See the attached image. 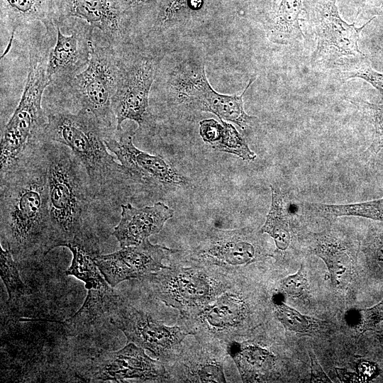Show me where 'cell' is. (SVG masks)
I'll use <instances>...</instances> for the list:
<instances>
[{
    "label": "cell",
    "instance_id": "cell-2",
    "mask_svg": "<svg viewBox=\"0 0 383 383\" xmlns=\"http://www.w3.org/2000/svg\"><path fill=\"white\" fill-rule=\"evenodd\" d=\"M51 248L79 245L99 252L94 233V203L85 170L65 145L45 142Z\"/></svg>",
    "mask_w": 383,
    "mask_h": 383
},
{
    "label": "cell",
    "instance_id": "cell-36",
    "mask_svg": "<svg viewBox=\"0 0 383 383\" xmlns=\"http://www.w3.org/2000/svg\"><path fill=\"white\" fill-rule=\"evenodd\" d=\"M187 1L188 0H167L158 13L155 26L161 27L170 21L181 9L187 5Z\"/></svg>",
    "mask_w": 383,
    "mask_h": 383
},
{
    "label": "cell",
    "instance_id": "cell-9",
    "mask_svg": "<svg viewBox=\"0 0 383 383\" xmlns=\"http://www.w3.org/2000/svg\"><path fill=\"white\" fill-rule=\"evenodd\" d=\"M119 53V68L116 90L111 106L116 119V130L122 129L126 120L136 122L138 129L145 121L149 95L157 73L155 57L133 52Z\"/></svg>",
    "mask_w": 383,
    "mask_h": 383
},
{
    "label": "cell",
    "instance_id": "cell-16",
    "mask_svg": "<svg viewBox=\"0 0 383 383\" xmlns=\"http://www.w3.org/2000/svg\"><path fill=\"white\" fill-rule=\"evenodd\" d=\"M86 374L92 381L123 382L128 379L141 381L167 382L165 365L148 356L144 349L133 343L123 348L99 355Z\"/></svg>",
    "mask_w": 383,
    "mask_h": 383
},
{
    "label": "cell",
    "instance_id": "cell-37",
    "mask_svg": "<svg viewBox=\"0 0 383 383\" xmlns=\"http://www.w3.org/2000/svg\"><path fill=\"white\" fill-rule=\"evenodd\" d=\"M378 370L375 363L364 360H360L357 365V379L360 382L371 380L377 375Z\"/></svg>",
    "mask_w": 383,
    "mask_h": 383
},
{
    "label": "cell",
    "instance_id": "cell-21",
    "mask_svg": "<svg viewBox=\"0 0 383 383\" xmlns=\"http://www.w3.org/2000/svg\"><path fill=\"white\" fill-rule=\"evenodd\" d=\"M121 218L112 235L121 248L138 245L149 236L158 233L174 215V211L160 201L141 209L131 204H121Z\"/></svg>",
    "mask_w": 383,
    "mask_h": 383
},
{
    "label": "cell",
    "instance_id": "cell-3",
    "mask_svg": "<svg viewBox=\"0 0 383 383\" xmlns=\"http://www.w3.org/2000/svg\"><path fill=\"white\" fill-rule=\"evenodd\" d=\"M46 113L45 141L67 146L85 170L96 201H111L118 186L129 177L108 152L106 133L96 118L82 109L72 113L56 108Z\"/></svg>",
    "mask_w": 383,
    "mask_h": 383
},
{
    "label": "cell",
    "instance_id": "cell-15",
    "mask_svg": "<svg viewBox=\"0 0 383 383\" xmlns=\"http://www.w3.org/2000/svg\"><path fill=\"white\" fill-rule=\"evenodd\" d=\"M136 132L116 130L105 135V144L122 165L128 177L149 186L184 184L186 179L159 155L138 149L133 143Z\"/></svg>",
    "mask_w": 383,
    "mask_h": 383
},
{
    "label": "cell",
    "instance_id": "cell-35",
    "mask_svg": "<svg viewBox=\"0 0 383 383\" xmlns=\"http://www.w3.org/2000/svg\"><path fill=\"white\" fill-rule=\"evenodd\" d=\"M373 112L374 133L369 148L370 152L375 155L383 148V104L372 105Z\"/></svg>",
    "mask_w": 383,
    "mask_h": 383
},
{
    "label": "cell",
    "instance_id": "cell-20",
    "mask_svg": "<svg viewBox=\"0 0 383 383\" xmlns=\"http://www.w3.org/2000/svg\"><path fill=\"white\" fill-rule=\"evenodd\" d=\"M112 288L87 290L84 302L78 311L60 322L69 335L92 336L113 325L112 319L121 296Z\"/></svg>",
    "mask_w": 383,
    "mask_h": 383
},
{
    "label": "cell",
    "instance_id": "cell-12",
    "mask_svg": "<svg viewBox=\"0 0 383 383\" xmlns=\"http://www.w3.org/2000/svg\"><path fill=\"white\" fill-rule=\"evenodd\" d=\"M70 29L69 35L61 31V24L55 22V39L50 49L46 75L50 85L66 88L72 79L87 66L94 30L86 21L65 19Z\"/></svg>",
    "mask_w": 383,
    "mask_h": 383
},
{
    "label": "cell",
    "instance_id": "cell-19",
    "mask_svg": "<svg viewBox=\"0 0 383 383\" xmlns=\"http://www.w3.org/2000/svg\"><path fill=\"white\" fill-rule=\"evenodd\" d=\"M55 22L70 18L83 20L100 30L109 45L118 49L128 33V19L114 0H54Z\"/></svg>",
    "mask_w": 383,
    "mask_h": 383
},
{
    "label": "cell",
    "instance_id": "cell-6",
    "mask_svg": "<svg viewBox=\"0 0 383 383\" xmlns=\"http://www.w3.org/2000/svg\"><path fill=\"white\" fill-rule=\"evenodd\" d=\"M118 68V50L110 45L100 46L93 42L87 66L66 87L77 110L93 114L106 135L116 130L111 101L116 90Z\"/></svg>",
    "mask_w": 383,
    "mask_h": 383
},
{
    "label": "cell",
    "instance_id": "cell-22",
    "mask_svg": "<svg viewBox=\"0 0 383 383\" xmlns=\"http://www.w3.org/2000/svg\"><path fill=\"white\" fill-rule=\"evenodd\" d=\"M243 382H260L277 378V358L273 352L257 343L235 340L227 345Z\"/></svg>",
    "mask_w": 383,
    "mask_h": 383
},
{
    "label": "cell",
    "instance_id": "cell-24",
    "mask_svg": "<svg viewBox=\"0 0 383 383\" xmlns=\"http://www.w3.org/2000/svg\"><path fill=\"white\" fill-rule=\"evenodd\" d=\"M202 140L215 150L235 155L245 161H254L256 154L252 151L235 127L221 120L206 119L199 123Z\"/></svg>",
    "mask_w": 383,
    "mask_h": 383
},
{
    "label": "cell",
    "instance_id": "cell-38",
    "mask_svg": "<svg viewBox=\"0 0 383 383\" xmlns=\"http://www.w3.org/2000/svg\"><path fill=\"white\" fill-rule=\"evenodd\" d=\"M309 357L311 360V382H333L321 367L313 352H309Z\"/></svg>",
    "mask_w": 383,
    "mask_h": 383
},
{
    "label": "cell",
    "instance_id": "cell-30",
    "mask_svg": "<svg viewBox=\"0 0 383 383\" xmlns=\"http://www.w3.org/2000/svg\"><path fill=\"white\" fill-rule=\"evenodd\" d=\"M0 270L1 278L10 301H16L26 294L27 287L20 277L18 265L9 248L3 249L1 247Z\"/></svg>",
    "mask_w": 383,
    "mask_h": 383
},
{
    "label": "cell",
    "instance_id": "cell-26",
    "mask_svg": "<svg viewBox=\"0 0 383 383\" xmlns=\"http://www.w3.org/2000/svg\"><path fill=\"white\" fill-rule=\"evenodd\" d=\"M303 9V0H282L268 26V39L282 45L301 40L304 35L300 28L299 16Z\"/></svg>",
    "mask_w": 383,
    "mask_h": 383
},
{
    "label": "cell",
    "instance_id": "cell-14",
    "mask_svg": "<svg viewBox=\"0 0 383 383\" xmlns=\"http://www.w3.org/2000/svg\"><path fill=\"white\" fill-rule=\"evenodd\" d=\"M226 354V347L194 337L191 344L183 340L161 362L167 382H226L223 361Z\"/></svg>",
    "mask_w": 383,
    "mask_h": 383
},
{
    "label": "cell",
    "instance_id": "cell-8",
    "mask_svg": "<svg viewBox=\"0 0 383 383\" xmlns=\"http://www.w3.org/2000/svg\"><path fill=\"white\" fill-rule=\"evenodd\" d=\"M255 78H252L240 96L224 95L214 91L209 84L204 64L189 62L172 76L170 89L178 101L194 110L211 112L220 120L233 122L241 128L248 127L255 116L248 115L243 108V96Z\"/></svg>",
    "mask_w": 383,
    "mask_h": 383
},
{
    "label": "cell",
    "instance_id": "cell-4",
    "mask_svg": "<svg viewBox=\"0 0 383 383\" xmlns=\"http://www.w3.org/2000/svg\"><path fill=\"white\" fill-rule=\"evenodd\" d=\"M55 34L45 31L30 48L27 79L19 104L1 135L0 173L9 171L38 153L45 143L47 113L43 94L50 82L46 75L48 56Z\"/></svg>",
    "mask_w": 383,
    "mask_h": 383
},
{
    "label": "cell",
    "instance_id": "cell-40",
    "mask_svg": "<svg viewBox=\"0 0 383 383\" xmlns=\"http://www.w3.org/2000/svg\"><path fill=\"white\" fill-rule=\"evenodd\" d=\"M203 4V0H188L187 6L192 9H199Z\"/></svg>",
    "mask_w": 383,
    "mask_h": 383
},
{
    "label": "cell",
    "instance_id": "cell-29",
    "mask_svg": "<svg viewBox=\"0 0 383 383\" xmlns=\"http://www.w3.org/2000/svg\"><path fill=\"white\" fill-rule=\"evenodd\" d=\"M281 293L272 297L274 315L284 328L291 332L301 334L321 333L326 328V323L318 318L301 313L294 308L287 305L281 299Z\"/></svg>",
    "mask_w": 383,
    "mask_h": 383
},
{
    "label": "cell",
    "instance_id": "cell-39",
    "mask_svg": "<svg viewBox=\"0 0 383 383\" xmlns=\"http://www.w3.org/2000/svg\"><path fill=\"white\" fill-rule=\"evenodd\" d=\"M120 10L127 17L130 11L155 3L157 0H114Z\"/></svg>",
    "mask_w": 383,
    "mask_h": 383
},
{
    "label": "cell",
    "instance_id": "cell-5",
    "mask_svg": "<svg viewBox=\"0 0 383 383\" xmlns=\"http://www.w3.org/2000/svg\"><path fill=\"white\" fill-rule=\"evenodd\" d=\"M190 263L189 267L165 266L140 278L150 295L177 309L179 316L190 315L212 303L233 284L228 274Z\"/></svg>",
    "mask_w": 383,
    "mask_h": 383
},
{
    "label": "cell",
    "instance_id": "cell-31",
    "mask_svg": "<svg viewBox=\"0 0 383 383\" xmlns=\"http://www.w3.org/2000/svg\"><path fill=\"white\" fill-rule=\"evenodd\" d=\"M279 292L294 299L304 302L309 301L310 284L303 264L294 274L288 275L280 281Z\"/></svg>",
    "mask_w": 383,
    "mask_h": 383
},
{
    "label": "cell",
    "instance_id": "cell-18",
    "mask_svg": "<svg viewBox=\"0 0 383 383\" xmlns=\"http://www.w3.org/2000/svg\"><path fill=\"white\" fill-rule=\"evenodd\" d=\"M177 251L153 245L146 239L138 245L122 248L113 253H98L94 259L107 282L114 287L125 280L140 279L164 268L162 260Z\"/></svg>",
    "mask_w": 383,
    "mask_h": 383
},
{
    "label": "cell",
    "instance_id": "cell-10",
    "mask_svg": "<svg viewBox=\"0 0 383 383\" xmlns=\"http://www.w3.org/2000/svg\"><path fill=\"white\" fill-rule=\"evenodd\" d=\"M307 22L315 35L316 48L311 63L331 62L343 57L363 55L358 47L362 30L340 16L336 0H304Z\"/></svg>",
    "mask_w": 383,
    "mask_h": 383
},
{
    "label": "cell",
    "instance_id": "cell-32",
    "mask_svg": "<svg viewBox=\"0 0 383 383\" xmlns=\"http://www.w3.org/2000/svg\"><path fill=\"white\" fill-rule=\"evenodd\" d=\"M362 250L369 267L383 272V232L371 231L362 243Z\"/></svg>",
    "mask_w": 383,
    "mask_h": 383
},
{
    "label": "cell",
    "instance_id": "cell-7",
    "mask_svg": "<svg viewBox=\"0 0 383 383\" xmlns=\"http://www.w3.org/2000/svg\"><path fill=\"white\" fill-rule=\"evenodd\" d=\"M252 318L248 297L233 283L212 303L190 315L179 316V324L191 335L227 348L251 328Z\"/></svg>",
    "mask_w": 383,
    "mask_h": 383
},
{
    "label": "cell",
    "instance_id": "cell-28",
    "mask_svg": "<svg viewBox=\"0 0 383 383\" xmlns=\"http://www.w3.org/2000/svg\"><path fill=\"white\" fill-rule=\"evenodd\" d=\"M306 209L329 221L341 216H359L383 222V198L348 204L309 203Z\"/></svg>",
    "mask_w": 383,
    "mask_h": 383
},
{
    "label": "cell",
    "instance_id": "cell-13",
    "mask_svg": "<svg viewBox=\"0 0 383 383\" xmlns=\"http://www.w3.org/2000/svg\"><path fill=\"white\" fill-rule=\"evenodd\" d=\"M127 339L152 352L162 361L179 345L189 332L182 325L167 326L151 315L138 310L121 296L112 319Z\"/></svg>",
    "mask_w": 383,
    "mask_h": 383
},
{
    "label": "cell",
    "instance_id": "cell-1",
    "mask_svg": "<svg viewBox=\"0 0 383 383\" xmlns=\"http://www.w3.org/2000/svg\"><path fill=\"white\" fill-rule=\"evenodd\" d=\"M47 159L41 150L0 173V235L16 260L43 257L51 250Z\"/></svg>",
    "mask_w": 383,
    "mask_h": 383
},
{
    "label": "cell",
    "instance_id": "cell-33",
    "mask_svg": "<svg viewBox=\"0 0 383 383\" xmlns=\"http://www.w3.org/2000/svg\"><path fill=\"white\" fill-rule=\"evenodd\" d=\"M356 311L358 316L357 329L360 333L370 331L383 321V299L371 308L356 309Z\"/></svg>",
    "mask_w": 383,
    "mask_h": 383
},
{
    "label": "cell",
    "instance_id": "cell-17",
    "mask_svg": "<svg viewBox=\"0 0 383 383\" xmlns=\"http://www.w3.org/2000/svg\"><path fill=\"white\" fill-rule=\"evenodd\" d=\"M303 242L310 254L324 262L333 287L347 291L355 275L360 243L338 230L308 233Z\"/></svg>",
    "mask_w": 383,
    "mask_h": 383
},
{
    "label": "cell",
    "instance_id": "cell-25",
    "mask_svg": "<svg viewBox=\"0 0 383 383\" xmlns=\"http://www.w3.org/2000/svg\"><path fill=\"white\" fill-rule=\"evenodd\" d=\"M272 201L266 221L260 229L273 240L278 252L287 250L292 241L290 209L286 195L277 187L271 185Z\"/></svg>",
    "mask_w": 383,
    "mask_h": 383
},
{
    "label": "cell",
    "instance_id": "cell-27",
    "mask_svg": "<svg viewBox=\"0 0 383 383\" xmlns=\"http://www.w3.org/2000/svg\"><path fill=\"white\" fill-rule=\"evenodd\" d=\"M67 248L73 256L70 266L65 271L67 276H74L84 282L87 290L109 289L112 287L96 263L94 257L99 252L77 244L70 245Z\"/></svg>",
    "mask_w": 383,
    "mask_h": 383
},
{
    "label": "cell",
    "instance_id": "cell-11",
    "mask_svg": "<svg viewBox=\"0 0 383 383\" xmlns=\"http://www.w3.org/2000/svg\"><path fill=\"white\" fill-rule=\"evenodd\" d=\"M266 255L258 235L249 228L216 230L192 251L188 262L230 276L237 268L246 267Z\"/></svg>",
    "mask_w": 383,
    "mask_h": 383
},
{
    "label": "cell",
    "instance_id": "cell-34",
    "mask_svg": "<svg viewBox=\"0 0 383 383\" xmlns=\"http://www.w3.org/2000/svg\"><path fill=\"white\" fill-rule=\"evenodd\" d=\"M341 76L344 80L353 78L363 79L377 89L383 96V74L374 71L369 65H363L357 69L344 72Z\"/></svg>",
    "mask_w": 383,
    "mask_h": 383
},
{
    "label": "cell",
    "instance_id": "cell-23",
    "mask_svg": "<svg viewBox=\"0 0 383 383\" xmlns=\"http://www.w3.org/2000/svg\"><path fill=\"white\" fill-rule=\"evenodd\" d=\"M1 13L11 30V37L4 55L10 48L18 28L40 22L45 28L55 21L54 0H1Z\"/></svg>",
    "mask_w": 383,
    "mask_h": 383
}]
</instances>
